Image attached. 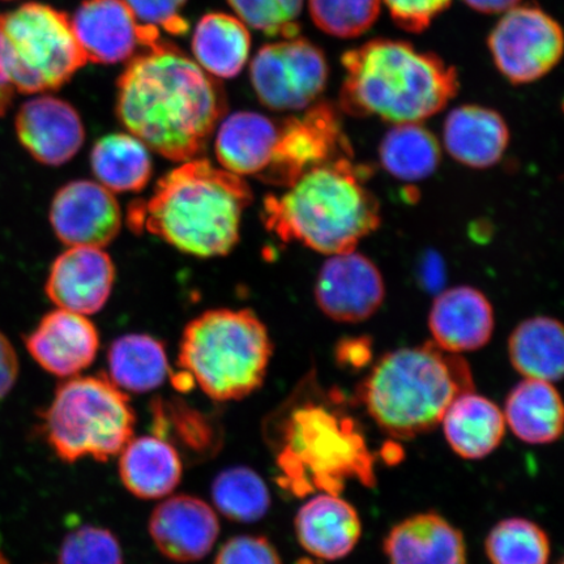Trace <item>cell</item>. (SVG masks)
<instances>
[{
  "instance_id": "obj_1",
  "label": "cell",
  "mask_w": 564,
  "mask_h": 564,
  "mask_svg": "<svg viewBox=\"0 0 564 564\" xmlns=\"http://www.w3.org/2000/svg\"><path fill=\"white\" fill-rule=\"evenodd\" d=\"M117 88L119 121L148 150L171 161L202 156L227 111L215 77L165 42L133 56Z\"/></svg>"
},
{
  "instance_id": "obj_2",
  "label": "cell",
  "mask_w": 564,
  "mask_h": 564,
  "mask_svg": "<svg viewBox=\"0 0 564 564\" xmlns=\"http://www.w3.org/2000/svg\"><path fill=\"white\" fill-rule=\"evenodd\" d=\"M252 197L242 176L194 159L162 176L150 200L133 203L129 224L189 256L223 257L238 243Z\"/></svg>"
},
{
  "instance_id": "obj_3",
  "label": "cell",
  "mask_w": 564,
  "mask_h": 564,
  "mask_svg": "<svg viewBox=\"0 0 564 564\" xmlns=\"http://www.w3.org/2000/svg\"><path fill=\"white\" fill-rule=\"evenodd\" d=\"M341 65L340 108L393 124L421 123L438 115L460 87L454 66L405 41L371 40L345 52Z\"/></svg>"
},
{
  "instance_id": "obj_4",
  "label": "cell",
  "mask_w": 564,
  "mask_h": 564,
  "mask_svg": "<svg viewBox=\"0 0 564 564\" xmlns=\"http://www.w3.org/2000/svg\"><path fill=\"white\" fill-rule=\"evenodd\" d=\"M264 435L276 458L279 484L295 496L338 494L348 479L376 484L368 442L356 421L335 408L293 397L265 421Z\"/></svg>"
},
{
  "instance_id": "obj_5",
  "label": "cell",
  "mask_w": 564,
  "mask_h": 564,
  "mask_svg": "<svg viewBox=\"0 0 564 564\" xmlns=\"http://www.w3.org/2000/svg\"><path fill=\"white\" fill-rule=\"evenodd\" d=\"M362 178L350 156L313 167L284 194L265 197L267 229L324 256L355 251L382 223L380 204Z\"/></svg>"
},
{
  "instance_id": "obj_6",
  "label": "cell",
  "mask_w": 564,
  "mask_h": 564,
  "mask_svg": "<svg viewBox=\"0 0 564 564\" xmlns=\"http://www.w3.org/2000/svg\"><path fill=\"white\" fill-rule=\"evenodd\" d=\"M475 391L470 366L433 341L387 352L366 377L359 398L370 417L397 440L432 432L460 394Z\"/></svg>"
},
{
  "instance_id": "obj_7",
  "label": "cell",
  "mask_w": 564,
  "mask_h": 564,
  "mask_svg": "<svg viewBox=\"0 0 564 564\" xmlns=\"http://www.w3.org/2000/svg\"><path fill=\"white\" fill-rule=\"evenodd\" d=\"M273 344L252 310L217 308L183 330L178 366L217 403L249 398L263 386Z\"/></svg>"
},
{
  "instance_id": "obj_8",
  "label": "cell",
  "mask_w": 564,
  "mask_h": 564,
  "mask_svg": "<svg viewBox=\"0 0 564 564\" xmlns=\"http://www.w3.org/2000/svg\"><path fill=\"white\" fill-rule=\"evenodd\" d=\"M137 415L129 394L106 373L61 383L41 414V433L63 463L109 462L133 438Z\"/></svg>"
},
{
  "instance_id": "obj_9",
  "label": "cell",
  "mask_w": 564,
  "mask_h": 564,
  "mask_svg": "<svg viewBox=\"0 0 564 564\" xmlns=\"http://www.w3.org/2000/svg\"><path fill=\"white\" fill-rule=\"evenodd\" d=\"M0 40L7 76L20 94L59 89L87 65L67 13L25 3L0 13Z\"/></svg>"
},
{
  "instance_id": "obj_10",
  "label": "cell",
  "mask_w": 564,
  "mask_h": 564,
  "mask_svg": "<svg viewBox=\"0 0 564 564\" xmlns=\"http://www.w3.org/2000/svg\"><path fill=\"white\" fill-rule=\"evenodd\" d=\"M328 76L326 55L299 35L264 45L250 67L259 101L276 111L310 108L326 89Z\"/></svg>"
},
{
  "instance_id": "obj_11",
  "label": "cell",
  "mask_w": 564,
  "mask_h": 564,
  "mask_svg": "<svg viewBox=\"0 0 564 564\" xmlns=\"http://www.w3.org/2000/svg\"><path fill=\"white\" fill-rule=\"evenodd\" d=\"M563 45L558 21L534 4L505 12L488 39L494 65L514 86L547 75L561 62Z\"/></svg>"
},
{
  "instance_id": "obj_12",
  "label": "cell",
  "mask_w": 564,
  "mask_h": 564,
  "mask_svg": "<svg viewBox=\"0 0 564 564\" xmlns=\"http://www.w3.org/2000/svg\"><path fill=\"white\" fill-rule=\"evenodd\" d=\"M350 154L335 106L315 102L305 109V115L280 123L272 160L258 178L289 187L313 167Z\"/></svg>"
},
{
  "instance_id": "obj_13",
  "label": "cell",
  "mask_w": 564,
  "mask_h": 564,
  "mask_svg": "<svg viewBox=\"0 0 564 564\" xmlns=\"http://www.w3.org/2000/svg\"><path fill=\"white\" fill-rule=\"evenodd\" d=\"M314 295L317 307L329 319L359 323L382 307L386 285L376 263L355 250L327 259L317 273Z\"/></svg>"
},
{
  "instance_id": "obj_14",
  "label": "cell",
  "mask_w": 564,
  "mask_h": 564,
  "mask_svg": "<svg viewBox=\"0 0 564 564\" xmlns=\"http://www.w3.org/2000/svg\"><path fill=\"white\" fill-rule=\"evenodd\" d=\"M70 25L87 61L100 65L131 61L160 41L158 28L140 24L123 0H84Z\"/></svg>"
},
{
  "instance_id": "obj_15",
  "label": "cell",
  "mask_w": 564,
  "mask_h": 564,
  "mask_svg": "<svg viewBox=\"0 0 564 564\" xmlns=\"http://www.w3.org/2000/svg\"><path fill=\"white\" fill-rule=\"evenodd\" d=\"M51 224L59 241L69 247L102 249L121 231L122 212L100 183L74 181L54 195Z\"/></svg>"
},
{
  "instance_id": "obj_16",
  "label": "cell",
  "mask_w": 564,
  "mask_h": 564,
  "mask_svg": "<svg viewBox=\"0 0 564 564\" xmlns=\"http://www.w3.org/2000/svg\"><path fill=\"white\" fill-rule=\"evenodd\" d=\"M148 531L165 558L194 563L206 558L215 547L221 525L216 510L206 500L180 494L158 505Z\"/></svg>"
},
{
  "instance_id": "obj_17",
  "label": "cell",
  "mask_w": 564,
  "mask_h": 564,
  "mask_svg": "<svg viewBox=\"0 0 564 564\" xmlns=\"http://www.w3.org/2000/svg\"><path fill=\"white\" fill-rule=\"evenodd\" d=\"M28 352L54 377L80 376L94 364L100 349V334L86 315L54 310L24 336Z\"/></svg>"
},
{
  "instance_id": "obj_18",
  "label": "cell",
  "mask_w": 564,
  "mask_h": 564,
  "mask_svg": "<svg viewBox=\"0 0 564 564\" xmlns=\"http://www.w3.org/2000/svg\"><path fill=\"white\" fill-rule=\"evenodd\" d=\"M15 129L24 150L47 166H61L73 160L86 140L79 112L53 96L34 97L21 105Z\"/></svg>"
},
{
  "instance_id": "obj_19",
  "label": "cell",
  "mask_w": 564,
  "mask_h": 564,
  "mask_svg": "<svg viewBox=\"0 0 564 564\" xmlns=\"http://www.w3.org/2000/svg\"><path fill=\"white\" fill-rule=\"evenodd\" d=\"M115 280L108 253L97 247H70L54 260L45 292L58 308L90 315L106 305Z\"/></svg>"
},
{
  "instance_id": "obj_20",
  "label": "cell",
  "mask_w": 564,
  "mask_h": 564,
  "mask_svg": "<svg viewBox=\"0 0 564 564\" xmlns=\"http://www.w3.org/2000/svg\"><path fill=\"white\" fill-rule=\"evenodd\" d=\"M496 327L494 308L486 295L468 285L447 289L436 297L429 313L433 343L443 350L462 352L482 349Z\"/></svg>"
},
{
  "instance_id": "obj_21",
  "label": "cell",
  "mask_w": 564,
  "mask_h": 564,
  "mask_svg": "<svg viewBox=\"0 0 564 564\" xmlns=\"http://www.w3.org/2000/svg\"><path fill=\"white\" fill-rule=\"evenodd\" d=\"M294 529L301 546L323 561L345 558L362 534L357 510L335 492L319 494L303 505Z\"/></svg>"
},
{
  "instance_id": "obj_22",
  "label": "cell",
  "mask_w": 564,
  "mask_h": 564,
  "mask_svg": "<svg viewBox=\"0 0 564 564\" xmlns=\"http://www.w3.org/2000/svg\"><path fill=\"white\" fill-rule=\"evenodd\" d=\"M383 547L390 564H468L462 531L434 512L400 521L387 534Z\"/></svg>"
},
{
  "instance_id": "obj_23",
  "label": "cell",
  "mask_w": 564,
  "mask_h": 564,
  "mask_svg": "<svg viewBox=\"0 0 564 564\" xmlns=\"http://www.w3.org/2000/svg\"><path fill=\"white\" fill-rule=\"evenodd\" d=\"M443 144L458 164L488 169L497 165L509 148V124L496 110L463 105L451 110L444 121Z\"/></svg>"
},
{
  "instance_id": "obj_24",
  "label": "cell",
  "mask_w": 564,
  "mask_h": 564,
  "mask_svg": "<svg viewBox=\"0 0 564 564\" xmlns=\"http://www.w3.org/2000/svg\"><path fill=\"white\" fill-rule=\"evenodd\" d=\"M119 456V477L133 497L158 500L178 488L183 475L182 457L171 443L158 435L132 438Z\"/></svg>"
},
{
  "instance_id": "obj_25",
  "label": "cell",
  "mask_w": 564,
  "mask_h": 564,
  "mask_svg": "<svg viewBox=\"0 0 564 564\" xmlns=\"http://www.w3.org/2000/svg\"><path fill=\"white\" fill-rule=\"evenodd\" d=\"M444 436L451 449L465 460H481L503 442V411L491 400L469 391L449 405L442 419Z\"/></svg>"
},
{
  "instance_id": "obj_26",
  "label": "cell",
  "mask_w": 564,
  "mask_h": 564,
  "mask_svg": "<svg viewBox=\"0 0 564 564\" xmlns=\"http://www.w3.org/2000/svg\"><path fill=\"white\" fill-rule=\"evenodd\" d=\"M280 123L253 111L229 116L217 132L215 151L225 171L239 176L262 174L272 160Z\"/></svg>"
},
{
  "instance_id": "obj_27",
  "label": "cell",
  "mask_w": 564,
  "mask_h": 564,
  "mask_svg": "<svg viewBox=\"0 0 564 564\" xmlns=\"http://www.w3.org/2000/svg\"><path fill=\"white\" fill-rule=\"evenodd\" d=\"M503 414L506 425L520 441L549 444L561 438L564 421L561 394L545 380H521L507 397Z\"/></svg>"
},
{
  "instance_id": "obj_28",
  "label": "cell",
  "mask_w": 564,
  "mask_h": 564,
  "mask_svg": "<svg viewBox=\"0 0 564 564\" xmlns=\"http://www.w3.org/2000/svg\"><path fill=\"white\" fill-rule=\"evenodd\" d=\"M251 35L243 21L223 12L202 18L193 35L195 62L207 74L231 79L249 61Z\"/></svg>"
},
{
  "instance_id": "obj_29",
  "label": "cell",
  "mask_w": 564,
  "mask_h": 564,
  "mask_svg": "<svg viewBox=\"0 0 564 564\" xmlns=\"http://www.w3.org/2000/svg\"><path fill=\"white\" fill-rule=\"evenodd\" d=\"M509 357L521 376L558 382L564 370L562 323L550 316H534L521 322L510 335Z\"/></svg>"
},
{
  "instance_id": "obj_30",
  "label": "cell",
  "mask_w": 564,
  "mask_h": 564,
  "mask_svg": "<svg viewBox=\"0 0 564 564\" xmlns=\"http://www.w3.org/2000/svg\"><path fill=\"white\" fill-rule=\"evenodd\" d=\"M108 368L111 382L131 393L158 390L172 371L164 344L144 334L116 338L108 350Z\"/></svg>"
},
{
  "instance_id": "obj_31",
  "label": "cell",
  "mask_w": 564,
  "mask_h": 564,
  "mask_svg": "<svg viewBox=\"0 0 564 564\" xmlns=\"http://www.w3.org/2000/svg\"><path fill=\"white\" fill-rule=\"evenodd\" d=\"M151 408L154 435L171 443L181 457L202 460L215 456L220 449L223 429L210 415L178 398L156 399Z\"/></svg>"
},
{
  "instance_id": "obj_32",
  "label": "cell",
  "mask_w": 564,
  "mask_h": 564,
  "mask_svg": "<svg viewBox=\"0 0 564 564\" xmlns=\"http://www.w3.org/2000/svg\"><path fill=\"white\" fill-rule=\"evenodd\" d=\"M90 166L98 183L111 193H139L152 176L148 148L131 133H111L97 141Z\"/></svg>"
},
{
  "instance_id": "obj_33",
  "label": "cell",
  "mask_w": 564,
  "mask_h": 564,
  "mask_svg": "<svg viewBox=\"0 0 564 564\" xmlns=\"http://www.w3.org/2000/svg\"><path fill=\"white\" fill-rule=\"evenodd\" d=\"M438 139L421 123L393 124L379 145L380 164L393 178L419 182L432 176L441 164Z\"/></svg>"
},
{
  "instance_id": "obj_34",
  "label": "cell",
  "mask_w": 564,
  "mask_h": 564,
  "mask_svg": "<svg viewBox=\"0 0 564 564\" xmlns=\"http://www.w3.org/2000/svg\"><path fill=\"white\" fill-rule=\"evenodd\" d=\"M215 509L235 523L252 524L271 509L270 489L256 470L231 467L218 474L210 486Z\"/></svg>"
},
{
  "instance_id": "obj_35",
  "label": "cell",
  "mask_w": 564,
  "mask_h": 564,
  "mask_svg": "<svg viewBox=\"0 0 564 564\" xmlns=\"http://www.w3.org/2000/svg\"><path fill=\"white\" fill-rule=\"evenodd\" d=\"M485 550L491 564H547L550 540L533 521L511 518L492 527Z\"/></svg>"
},
{
  "instance_id": "obj_36",
  "label": "cell",
  "mask_w": 564,
  "mask_h": 564,
  "mask_svg": "<svg viewBox=\"0 0 564 564\" xmlns=\"http://www.w3.org/2000/svg\"><path fill=\"white\" fill-rule=\"evenodd\" d=\"M382 0H308L313 23L337 39H356L377 23Z\"/></svg>"
},
{
  "instance_id": "obj_37",
  "label": "cell",
  "mask_w": 564,
  "mask_h": 564,
  "mask_svg": "<svg viewBox=\"0 0 564 564\" xmlns=\"http://www.w3.org/2000/svg\"><path fill=\"white\" fill-rule=\"evenodd\" d=\"M305 0H228L237 18L270 37L299 35L297 20Z\"/></svg>"
},
{
  "instance_id": "obj_38",
  "label": "cell",
  "mask_w": 564,
  "mask_h": 564,
  "mask_svg": "<svg viewBox=\"0 0 564 564\" xmlns=\"http://www.w3.org/2000/svg\"><path fill=\"white\" fill-rule=\"evenodd\" d=\"M58 564H124L123 550L109 529L82 525L63 539Z\"/></svg>"
},
{
  "instance_id": "obj_39",
  "label": "cell",
  "mask_w": 564,
  "mask_h": 564,
  "mask_svg": "<svg viewBox=\"0 0 564 564\" xmlns=\"http://www.w3.org/2000/svg\"><path fill=\"white\" fill-rule=\"evenodd\" d=\"M214 564H282L280 554L263 535L242 534L218 550Z\"/></svg>"
},
{
  "instance_id": "obj_40",
  "label": "cell",
  "mask_w": 564,
  "mask_h": 564,
  "mask_svg": "<svg viewBox=\"0 0 564 564\" xmlns=\"http://www.w3.org/2000/svg\"><path fill=\"white\" fill-rule=\"evenodd\" d=\"M382 2L401 30L422 33L448 9L453 0H382Z\"/></svg>"
},
{
  "instance_id": "obj_41",
  "label": "cell",
  "mask_w": 564,
  "mask_h": 564,
  "mask_svg": "<svg viewBox=\"0 0 564 564\" xmlns=\"http://www.w3.org/2000/svg\"><path fill=\"white\" fill-rule=\"evenodd\" d=\"M140 24L164 28L167 32L182 34L187 31L185 19L180 13L187 0H123Z\"/></svg>"
},
{
  "instance_id": "obj_42",
  "label": "cell",
  "mask_w": 564,
  "mask_h": 564,
  "mask_svg": "<svg viewBox=\"0 0 564 564\" xmlns=\"http://www.w3.org/2000/svg\"><path fill=\"white\" fill-rule=\"evenodd\" d=\"M20 364L17 349L3 333H0V400L17 386Z\"/></svg>"
},
{
  "instance_id": "obj_43",
  "label": "cell",
  "mask_w": 564,
  "mask_h": 564,
  "mask_svg": "<svg viewBox=\"0 0 564 564\" xmlns=\"http://www.w3.org/2000/svg\"><path fill=\"white\" fill-rule=\"evenodd\" d=\"M521 0H464V3L485 15H498L519 6Z\"/></svg>"
},
{
  "instance_id": "obj_44",
  "label": "cell",
  "mask_w": 564,
  "mask_h": 564,
  "mask_svg": "<svg viewBox=\"0 0 564 564\" xmlns=\"http://www.w3.org/2000/svg\"><path fill=\"white\" fill-rule=\"evenodd\" d=\"M15 88H13L9 76H7L3 65L2 54V40H0V118H2L12 104L13 96H15Z\"/></svg>"
},
{
  "instance_id": "obj_45",
  "label": "cell",
  "mask_w": 564,
  "mask_h": 564,
  "mask_svg": "<svg viewBox=\"0 0 564 564\" xmlns=\"http://www.w3.org/2000/svg\"><path fill=\"white\" fill-rule=\"evenodd\" d=\"M0 564H10L2 552H0Z\"/></svg>"
},
{
  "instance_id": "obj_46",
  "label": "cell",
  "mask_w": 564,
  "mask_h": 564,
  "mask_svg": "<svg viewBox=\"0 0 564 564\" xmlns=\"http://www.w3.org/2000/svg\"><path fill=\"white\" fill-rule=\"evenodd\" d=\"M560 564H562V563H560Z\"/></svg>"
}]
</instances>
